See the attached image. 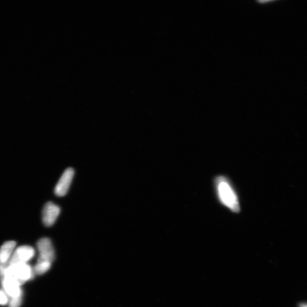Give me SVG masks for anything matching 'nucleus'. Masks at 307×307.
Instances as JSON below:
<instances>
[{
	"mask_svg": "<svg viewBox=\"0 0 307 307\" xmlns=\"http://www.w3.org/2000/svg\"><path fill=\"white\" fill-rule=\"evenodd\" d=\"M35 255V250L30 246H22L17 248L8 265L27 263Z\"/></svg>",
	"mask_w": 307,
	"mask_h": 307,
	"instance_id": "4",
	"label": "nucleus"
},
{
	"mask_svg": "<svg viewBox=\"0 0 307 307\" xmlns=\"http://www.w3.org/2000/svg\"><path fill=\"white\" fill-rule=\"evenodd\" d=\"M51 264L52 263L49 262H37L34 267V272L38 275L45 274L50 269Z\"/></svg>",
	"mask_w": 307,
	"mask_h": 307,
	"instance_id": "8",
	"label": "nucleus"
},
{
	"mask_svg": "<svg viewBox=\"0 0 307 307\" xmlns=\"http://www.w3.org/2000/svg\"><path fill=\"white\" fill-rule=\"evenodd\" d=\"M0 279L2 280L3 290L9 297H10V299L23 296V292L21 288V285L18 281L9 276H4Z\"/></svg>",
	"mask_w": 307,
	"mask_h": 307,
	"instance_id": "5",
	"label": "nucleus"
},
{
	"mask_svg": "<svg viewBox=\"0 0 307 307\" xmlns=\"http://www.w3.org/2000/svg\"><path fill=\"white\" fill-rule=\"evenodd\" d=\"M16 245L15 241H7L0 248V266L8 265Z\"/></svg>",
	"mask_w": 307,
	"mask_h": 307,
	"instance_id": "7",
	"label": "nucleus"
},
{
	"mask_svg": "<svg viewBox=\"0 0 307 307\" xmlns=\"http://www.w3.org/2000/svg\"><path fill=\"white\" fill-rule=\"evenodd\" d=\"M74 174V170L72 168H68L65 170L55 186L54 192L56 195L59 197L66 195L70 187Z\"/></svg>",
	"mask_w": 307,
	"mask_h": 307,
	"instance_id": "3",
	"label": "nucleus"
},
{
	"mask_svg": "<svg viewBox=\"0 0 307 307\" xmlns=\"http://www.w3.org/2000/svg\"><path fill=\"white\" fill-rule=\"evenodd\" d=\"M300 307H307V305L306 304H301L300 305Z\"/></svg>",
	"mask_w": 307,
	"mask_h": 307,
	"instance_id": "11",
	"label": "nucleus"
},
{
	"mask_svg": "<svg viewBox=\"0 0 307 307\" xmlns=\"http://www.w3.org/2000/svg\"><path fill=\"white\" fill-rule=\"evenodd\" d=\"M22 301H23V296L10 299V307H20Z\"/></svg>",
	"mask_w": 307,
	"mask_h": 307,
	"instance_id": "9",
	"label": "nucleus"
},
{
	"mask_svg": "<svg viewBox=\"0 0 307 307\" xmlns=\"http://www.w3.org/2000/svg\"><path fill=\"white\" fill-rule=\"evenodd\" d=\"M9 301L8 296L5 291L0 289V305H5Z\"/></svg>",
	"mask_w": 307,
	"mask_h": 307,
	"instance_id": "10",
	"label": "nucleus"
},
{
	"mask_svg": "<svg viewBox=\"0 0 307 307\" xmlns=\"http://www.w3.org/2000/svg\"><path fill=\"white\" fill-rule=\"evenodd\" d=\"M39 251L38 262L52 263L55 259V252L51 241L48 238H43L37 243Z\"/></svg>",
	"mask_w": 307,
	"mask_h": 307,
	"instance_id": "2",
	"label": "nucleus"
},
{
	"mask_svg": "<svg viewBox=\"0 0 307 307\" xmlns=\"http://www.w3.org/2000/svg\"><path fill=\"white\" fill-rule=\"evenodd\" d=\"M60 213L59 206L52 202L46 203L42 212L43 223L46 227L53 226Z\"/></svg>",
	"mask_w": 307,
	"mask_h": 307,
	"instance_id": "6",
	"label": "nucleus"
},
{
	"mask_svg": "<svg viewBox=\"0 0 307 307\" xmlns=\"http://www.w3.org/2000/svg\"><path fill=\"white\" fill-rule=\"evenodd\" d=\"M215 187L219 200L233 213H240L241 208L239 197L229 180L219 176L215 180Z\"/></svg>",
	"mask_w": 307,
	"mask_h": 307,
	"instance_id": "1",
	"label": "nucleus"
}]
</instances>
